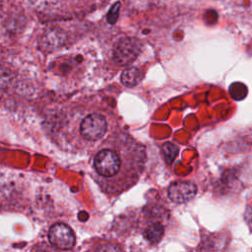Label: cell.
Masks as SVG:
<instances>
[{
    "label": "cell",
    "instance_id": "6da1fadb",
    "mask_svg": "<svg viewBox=\"0 0 252 252\" xmlns=\"http://www.w3.org/2000/svg\"><path fill=\"white\" fill-rule=\"evenodd\" d=\"M146 162L145 146L129 133L115 130L95 148L92 177L102 193L116 196L139 181Z\"/></svg>",
    "mask_w": 252,
    "mask_h": 252
},
{
    "label": "cell",
    "instance_id": "7a4b0ae2",
    "mask_svg": "<svg viewBox=\"0 0 252 252\" xmlns=\"http://www.w3.org/2000/svg\"><path fill=\"white\" fill-rule=\"evenodd\" d=\"M115 112L94 102L75 104L64 113L61 134L65 148L82 154L95 149L111 132L117 130Z\"/></svg>",
    "mask_w": 252,
    "mask_h": 252
},
{
    "label": "cell",
    "instance_id": "3957f363",
    "mask_svg": "<svg viewBox=\"0 0 252 252\" xmlns=\"http://www.w3.org/2000/svg\"><path fill=\"white\" fill-rule=\"evenodd\" d=\"M142 49V44L137 38L125 37L117 42L113 51V57L120 66L128 65L133 62Z\"/></svg>",
    "mask_w": 252,
    "mask_h": 252
},
{
    "label": "cell",
    "instance_id": "277c9868",
    "mask_svg": "<svg viewBox=\"0 0 252 252\" xmlns=\"http://www.w3.org/2000/svg\"><path fill=\"white\" fill-rule=\"evenodd\" d=\"M50 244L58 249H71L76 243V235L73 229L63 222L54 223L48 230Z\"/></svg>",
    "mask_w": 252,
    "mask_h": 252
},
{
    "label": "cell",
    "instance_id": "5b68a950",
    "mask_svg": "<svg viewBox=\"0 0 252 252\" xmlns=\"http://www.w3.org/2000/svg\"><path fill=\"white\" fill-rule=\"evenodd\" d=\"M196 193V184L188 180L174 181L169 185L167 189V195L169 199L176 204H184L192 200L195 197Z\"/></svg>",
    "mask_w": 252,
    "mask_h": 252
},
{
    "label": "cell",
    "instance_id": "8992f818",
    "mask_svg": "<svg viewBox=\"0 0 252 252\" xmlns=\"http://www.w3.org/2000/svg\"><path fill=\"white\" fill-rule=\"evenodd\" d=\"M164 234V226L159 221L151 222L143 231L145 239L151 244L158 243Z\"/></svg>",
    "mask_w": 252,
    "mask_h": 252
},
{
    "label": "cell",
    "instance_id": "52a82bcc",
    "mask_svg": "<svg viewBox=\"0 0 252 252\" xmlns=\"http://www.w3.org/2000/svg\"><path fill=\"white\" fill-rule=\"evenodd\" d=\"M142 78V70L134 66L125 68L120 76L121 83L127 88H133L137 86L141 82Z\"/></svg>",
    "mask_w": 252,
    "mask_h": 252
},
{
    "label": "cell",
    "instance_id": "ba28073f",
    "mask_svg": "<svg viewBox=\"0 0 252 252\" xmlns=\"http://www.w3.org/2000/svg\"><path fill=\"white\" fill-rule=\"evenodd\" d=\"M161 153L164 161L170 165L178 154V147L171 142H165L161 147Z\"/></svg>",
    "mask_w": 252,
    "mask_h": 252
},
{
    "label": "cell",
    "instance_id": "9c48e42d",
    "mask_svg": "<svg viewBox=\"0 0 252 252\" xmlns=\"http://www.w3.org/2000/svg\"><path fill=\"white\" fill-rule=\"evenodd\" d=\"M229 94L231 97L235 100H242L246 97L247 94V87L239 82L233 83L229 87Z\"/></svg>",
    "mask_w": 252,
    "mask_h": 252
},
{
    "label": "cell",
    "instance_id": "30bf717a",
    "mask_svg": "<svg viewBox=\"0 0 252 252\" xmlns=\"http://www.w3.org/2000/svg\"><path fill=\"white\" fill-rule=\"evenodd\" d=\"M62 32H58L57 30L48 31L43 35V42L44 44L48 46H56L58 43L62 42Z\"/></svg>",
    "mask_w": 252,
    "mask_h": 252
},
{
    "label": "cell",
    "instance_id": "8fae6325",
    "mask_svg": "<svg viewBox=\"0 0 252 252\" xmlns=\"http://www.w3.org/2000/svg\"><path fill=\"white\" fill-rule=\"evenodd\" d=\"M118 8H119V3H115V5L110 9L107 20L109 23H114L116 21V18L118 16Z\"/></svg>",
    "mask_w": 252,
    "mask_h": 252
}]
</instances>
